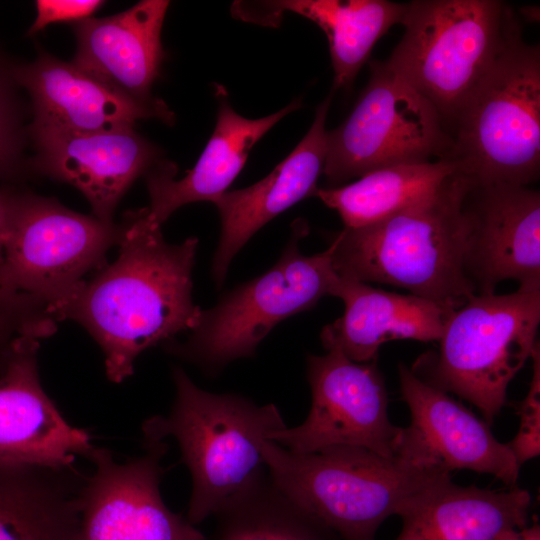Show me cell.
<instances>
[{"label":"cell","instance_id":"22","mask_svg":"<svg viewBox=\"0 0 540 540\" xmlns=\"http://www.w3.org/2000/svg\"><path fill=\"white\" fill-rule=\"evenodd\" d=\"M530 504L524 489L460 486L447 475L399 515L395 540H504L529 525Z\"/></svg>","mask_w":540,"mask_h":540},{"label":"cell","instance_id":"4","mask_svg":"<svg viewBox=\"0 0 540 540\" xmlns=\"http://www.w3.org/2000/svg\"><path fill=\"white\" fill-rule=\"evenodd\" d=\"M262 456L275 486L341 540H375L389 516L450 475L349 445L294 453L265 440Z\"/></svg>","mask_w":540,"mask_h":540},{"label":"cell","instance_id":"5","mask_svg":"<svg viewBox=\"0 0 540 540\" xmlns=\"http://www.w3.org/2000/svg\"><path fill=\"white\" fill-rule=\"evenodd\" d=\"M389 67L439 112L447 130L521 26L499 0H414ZM450 134V133H449Z\"/></svg>","mask_w":540,"mask_h":540},{"label":"cell","instance_id":"2","mask_svg":"<svg viewBox=\"0 0 540 540\" xmlns=\"http://www.w3.org/2000/svg\"><path fill=\"white\" fill-rule=\"evenodd\" d=\"M470 185L456 172L432 195L388 218L344 227L329 245L335 272L460 308L475 295L463 271V202Z\"/></svg>","mask_w":540,"mask_h":540},{"label":"cell","instance_id":"9","mask_svg":"<svg viewBox=\"0 0 540 540\" xmlns=\"http://www.w3.org/2000/svg\"><path fill=\"white\" fill-rule=\"evenodd\" d=\"M122 230L121 223L72 211L54 198L12 193L0 288L36 299L55 318L85 277L107 264Z\"/></svg>","mask_w":540,"mask_h":540},{"label":"cell","instance_id":"12","mask_svg":"<svg viewBox=\"0 0 540 540\" xmlns=\"http://www.w3.org/2000/svg\"><path fill=\"white\" fill-rule=\"evenodd\" d=\"M144 453L117 462L105 448L88 457L94 471L80 493L78 540H205L182 514L165 504L161 460L168 444L143 438Z\"/></svg>","mask_w":540,"mask_h":540},{"label":"cell","instance_id":"7","mask_svg":"<svg viewBox=\"0 0 540 540\" xmlns=\"http://www.w3.org/2000/svg\"><path fill=\"white\" fill-rule=\"evenodd\" d=\"M539 322L540 288L475 294L447 319L438 350L411 369L476 406L491 424L505 405L509 383L531 357Z\"/></svg>","mask_w":540,"mask_h":540},{"label":"cell","instance_id":"28","mask_svg":"<svg viewBox=\"0 0 540 540\" xmlns=\"http://www.w3.org/2000/svg\"><path fill=\"white\" fill-rule=\"evenodd\" d=\"M533 377L525 399L520 403V427L517 435L507 443L521 466L540 453V351L539 344L533 348Z\"/></svg>","mask_w":540,"mask_h":540},{"label":"cell","instance_id":"15","mask_svg":"<svg viewBox=\"0 0 540 540\" xmlns=\"http://www.w3.org/2000/svg\"><path fill=\"white\" fill-rule=\"evenodd\" d=\"M43 174L78 189L93 215L114 222V211L134 181L161 164L160 151L133 127L79 133L31 125Z\"/></svg>","mask_w":540,"mask_h":540},{"label":"cell","instance_id":"20","mask_svg":"<svg viewBox=\"0 0 540 540\" xmlns=\"http://www.w3.org/2000/svg\"><path fill=\"white\" fill-rule=\"evenodd\" d=\"M215 87L217 120L196 165L179 180L175 179V165L169 162H162L145 176L150 197L148 209L160 225L181 206L198 201L213 203L228 191L251 148L276 123L302 105L298 98L274 114L248 119L234 111L222 85Z\"/></svg>","mask_w":540,"mask_h":540},{"label":"cell","instance_id":"17","mask_svg":"<svg viewBox=\"0 0 540 540\" xmlns=\"http://www.w3.org/2000/svg\"><path fill=\"white\" fill-rule=\"evenodd\" d=\"M333 91L317 106L314 121L294 150L255 184L228 190L213 201L221 223L211 273L217 287L248 240L267 222L303 200L315 196L326 158L325 123Z\"/></svg>","mask_w":540,"mask_h":540},{"label":"cell","instance_id":"10","mask_svg":"<svg viewBox=\"0 0 540 540\" xmlns=\"http://www.w3.org/2000/svg\"><path fill=\"white\" fill-rule=\"evenodd\" d=\"M369 68L352 112L327 132V188L385 167L450 160L452 140L437 109L386 60Z\"/></svg>","mask_w":540,"mask_h":540},{"label":"cell","instance_id":"16","mask_svg":"<svg viewBox=\"0 0 540 540\" xmlns=\"http://www.w3.org/2000/svg\"><path fill=\"white\" fill-rule=\"evenodd\" d=\"M40 340L22 338L0 374V461L48 467L73 466L96 446L72 426L42 387Z\"/></svg>","mask_w":540,"mask_h":540},{"label":"cell","instance_id":"29","mask_svg":"<svg viewBox=\"0 0 540 540\" xmlns=\"http://www.w3.org/2000/svg\"><path fill=\"white\" fill-rule=\"evenodd\" d=\"M99 0H37L36 18L29 28L32 35L43 30L49 24L62 22H80L90 18L102 5Z\"/></svg>","mask_w":540,"mask_h":540},{"label":"cell","instance_id":"31","mask_svg":"<svg viewBox=\"0 0 540 540\" xmlns=\"http://www.w3.org/2000/svg\"><path fill=\"white\" fill-rule=\"evenodd\" d=\"M12 192L7 190H0V267L3 257V242L8 217V211L10 206Z\"/></svg>","mask_w":540,"mask_h":540},{"label":"cell","instance_id":"6","mask_svg":"<svg viewBox=\"0 0 540 540\" xmlns=\"http://www.w3.org/2000/svg\"><path fill=\"white\" fill-rule=\"evenodd\" d=\"M458 173L480 185L528 186L540 172V49L521 31L500 53L450 130Z\"/></svg>","mask_w":540,"mask_h":540},{"label":"cell","instance_id":"23","mask_svg":"<svg viewBox=\"0 0 540 540\" xmlns=\"http://www.w3.org/2000/svg\"><path fill=\"white\" fill-rule=\"evenodd\" d=\"M407 3L387 0L237 1L235 17L277 27L284 12L304 16L326 34L334 71L333 90L349 88L372 48L388 30L401 24Z\"/></svg>","mask_w":540,"mask_h":540},{"label":"cell","instance_id":"25","mask_svg":"<svg viewBox=\"0 0 540 540\" xmlns=\"http://www.w3.org/2000/svg\"><path fill=\"white\" fill-rule=\"evenodd\" d=\"M456 172L450 160L390 166L346 185L318 188L315 196L339 213L345 228H359L429 197Z\"/></svg>","mask_w":540,"mask_h":540},{"label":"cell","instance_id":"21","mask_svg":"<svg viewBox=\"0 0 540 540\" xmlns=\"http://www.w3.org/2000/svg\"><path fill=\"white\" fill-rule=\"evenodd\" d=\"M331 296L343 301L344 313L322 329V344L358 363L377 360L380 346L388 341H438L455 311L416 295L385 291L339 275Z\"/></svg>","mask_w":540,"mask_h":540},{"label":"cell","instance_id":"3","mask_svg":"<svg viewBox=\"0 0 540 540\" xmlns=\"http://www.w3.org/2000/svg\"><path fill=\"white\" fill-rule=\"evenodd\" d=\"M172 378L175 398L170 412L147 419L143 438L176 439L192 478L186 519L196 526L267 470L262 443L287 426L275 404L258 405L240 394L205 391L179 366L173 367Z\"/></svg>","mask_w":540,"mask_h":540},{"label":"cell","instance_id":"11","mask_svg":"<svg viewBox=\"0 0 540 540\" xmlns=\"http://www.w3.org/2000/svg\"><path fill=\"white\" fill-rule=\"evenodd\" d=\"M306 376L312 397L307 418L296 427L273 432L269 441L294 453L349 445L397 457L402 427L389 419L377 360L358 363L329 348L324 355H308Z\"/></svg>","mask_w":540,"mask_h":540},{"label":"cell","instance_id":"24","mask_svg":"<svg viewBox=\"0 0 540 540\" xmlns=\"http://www.w3.org/2000/svg\"><path fill=\"white\" fill-rule=\"evenodd\" d=\"M85 478L74 465L0 461V540H78Z\"/></svg>","mask_w":540,"mask_h":540},{"label":"cell","instance_id":"14","mask_svg":"<svg viewBox=\"0 0 540 540\" xmlns=\"http://www.w3.org/2000/svg\"><path fill=\"white\" fill-rule=\"evenodd\" d=\"M398 374L411 423L402 428L397 457L424 469L445 473L468 469L515 485L521 466L486 421L405 364H399Z\"/></svg>","mask_w":540,"mask_h":540},{"label":"cell","instance_id":"32","mask_svg":"<svg viewBox=\"0 0 540 540\" xmlns=\"http://www.w3.org/2000/svg\"><path fill=\"white\" fill-rule=\"evenodd\" d=\"M504 540H540L539 526L534 523L532 526L510 533Z\"/></svg>","mask_w":540,"mask_h":540},{"label":"cell","instance_id":"26","mask_svg":"<svg viewBox=\"0 0 540 540\" xmlns=\"http://www.w3.org/2000/svg\"><path fill=\"white\" fill-rule=\"evenodd\" d=\"M205 540H341L272 482L267 470L229 497L213 514Z\"/></svg>","mask_w":540,"mask_h":540},{"label":"cell","instance_id":"18","mask_svg":"<svg viewBox=\"0 0 540 540\" xmlns=\"http://www.w3.org/2000/svg\"><path fill=\"white\" fill-rule=\"evenodd\" d=\"M13 75L31 96L32 125L93 133L133 127L141 119L172 123L174 118L162 100L134 99L48 53L14 69Z\"/></svg>","mask_w":540,"mask_h":540},{"label":"cell","instance_id":"27","mask_svg":"<svg viewBox=\"0 0 540 540\" xmlns=\"http://www.w3.org/2000/svg\"><path fill=\"white\" fill-rule=\"evenodd\" d=\"M56 322L43 303L0 288V374L22 338L49 337L57 329Z\"/></svg>","mask_w":540,"mask_h":540},{"label":"cell","instance_id":"13","mask_svg":"<svg viewBox=\"0 0 540 540\" xmlns=\"http://www.w3.org/2000/svg\"><path fill=\"white\" fill-rule=\"evenodd\" d=\"M463 211V271L474 293L493 294L508 279L540 288L539 191L471 181Z\"/></svg>","mask_w":540,"mask_h":540},{"label":"cell","instance_id":"8","mask_svg":"<svg viewBox=\"0 0 540 540\" xmlns=\"http://www.w3.org/2000/svg\"><path fill=\"white\" fill-rule=\"evenodd\" d=\"M308 229L305 221H296L274 266L223 294L214 307L202 310L189 337L182 343L171 340L163 344L165 350L215 376L234 360L253 357L279 322L312 309L331 295L338 278L331 247L303 255L299 242Z\"/></svg>","mask_w":540,"mask_h":540},{"label":"cell","instance_id":"19","mask_svg":"<svg viewBox=\"0 0 540 540\" xmlns=\"http://www.w3.org/2000/svg\"><path fill=\"white\" fill-rule=\"evenodd\" d=\"M169 5L143 0L113 16L74 23L71 62L125 95L152 101L151 87L165 56L161 30Z\"/></svg>","mask_w":540,"mask_h":540},{"label":"cell","instance_id":"1","mask_svg":"<svg viewBox=\"0 0 540 540\" xmlns=\"http://www.w3.org/2000/svg\"><path fill=\"white\" fill-rule=\"evenodd\" d=\"M119 255L86 279L56 313L82 325L105 355L107 377L120 383L146 349L191 331L202 309L192 298L198 239L168 243L148 207L126 212Z\"/></svg>","mask_w":540,"mask_h":540},{"label":"cell","instance_id":"30","mask_svg":"<svg viewBox=\"0 0 540 540\" xmlns=\"http://www.w3.org/2000/svg\"><path fill=\"white\" fill-rule=\"evenodd\" d=\"M0 75V177L17 174L19 135L9 94Z\"/></svg>","mask_w":540,"mask_h":540}]
</instances>
